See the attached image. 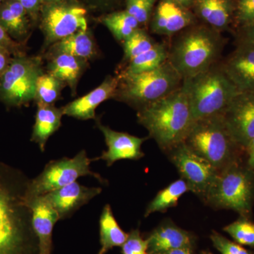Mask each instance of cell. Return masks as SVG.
Segmentation results:
<instances>
[{
  "mask_svg": "<svg viewBox=\"0 0 254 254\" xmlns=\"http://www.w3.org/2000/svg\"><path fill=\"white\" fill-rule=\"evenodd\" d=\"M91 161L93 160L88 158L84 150L72 158H63L50 161L38 177L28 182L25 202L70 185L81 177L91 176L100 182H104L99 174L91 171Z\"/></svg>",
  "mask_w": 254,
  "mask_h": 254,
  "instance_id": "cell-9",
  "label": "cell"
},
{
  "mask_svg": "<svg viewBox=\"0 0 254 254\" xmlns=\"http://www.w3.org/2000/svg\"><path fill=\"white\" fill-rule=\"evenodd\" d=\"M118 86L114 99L137 110L177 91L183 79L169 61L152 71L118 75Z\"/></svg>",
  "mask_w": 254,
  "mask_h": 254,
  "instance_id": "cell-6",
  "label": "cell"
},
{
  "mask_svg": "<svg viewBox=\"0 0 254 254\" xmlns=\"http://www.w3.org/2000/svg\"><path fill=\"white\" fill-rule=\"evenodd\" d=\"M31 16L33 22H38L42 6V0H16Z\"/></svg>",
  "mask_w": 254,
  "mask_h": 254,
  "instance_id": "cell-37",
  "label": "cell"
},
{
  "mask_svg": "<svg viewBox=\"0 0 254 254\" xmlns=\"http://www.w3.org/2000/svg\"><path fill=\"white\" fill-rule=\"evenodd\" d=\"M96 44L90 30L81 31L57 42L48 48L46 55L68 54L89 61L97 55Z\"/></svg>",
  "mask_w": 254,
  "mask_h": 254,
  "instance_id": "cell-22",
  "label": "cell"
},
{
  "mask_svg": "<svg viewBox=\"0 0 254 254\" xmlns=\"http://www.w3.org/2000/svg\"><path fill=\"white\" fill-rule=\"evenodd\" d=\"M184 143L218 172L246 160V150L231 136L221 115L195 120Z\"/></svg>",
  "mask_w": 254,
  "mask_h": 254,
  "instance_id": "cell-4",
  "label": "cell"
},
{
  "mask_svg": "<svg viewBox=\"0 0 254 254\" xmlns=\"http://www.w3.org/2000/svg\"><path fill=\"white\" fill-rule=\"evenodd\" d=\"M192 22L190 13L173 0L160 1L152 23V31L156 34L171 36L182 31Z\"/></svg>",
  "mask_w": 254,
  "mask_h": 254,
  "instance_id": "cell-20",
  "label": "cell"
},
{
  "mask_svg": "<svg viewBox=\"0 0 254 254\" xmlns=\"http://www.w3.org/2000/svg\"><path fill=\"white\" fill-rule=\"evenodd\" d=\"M4 0H0V6H1V4H2L3 2H4Z\"/></svg>",
  "mask_w": 254,
  "mask_h": 254,
  "instance_id": "cell-45",
  "label": "cell"
},
{
  "mask_svg": "<svg viewBox=\"0 0 254 254\" xmlns=\"http://www.w3.org/2000/svg\"><path fill=\"white\" fill-rule=\"evenodd\" d=\"M118 76H107L99 86L88 94L63 107L64 115L80 120H95L97 108L105 100L114 98L118 89Z\"/></svg>",
  "mask_w": 254,
  "mask_h": 254,
  "instance_id": "cell-16",
  "label": "cell"
},
{
  "mask_svg": "<svg viewBox=\"0 0 254 254\" xmlns=\"http://www.w3.org/2000/svg\"><path fill=\"white\" fill-rule=\"evenodd\" d=\"M168 60V50L165 45L156 43L151 49L138 55L127 63L123 73H138L156 69Z\"/></svg>",
  "mask_w": 254,
  "mask_h": 254,
  "instance_id": "cell-27",
  "label": "cell"
},
{
  "mask_svg": "<svg viewBox=\"0 0 254 254\" xmlns=\"http://www.w3.org/2000/svg\"><path fill=\"white\" fill-rule=\"evenodd\" d=\"M246 163L250 168L254 170V138L246 148Z\"/></svg>",
  "mask_w": 254,
  "mask_h": 254,
  "instance_id": "cell-41",
  "label": "cell"
},
{
  "mask_svg": "<svg viewBox=\"0 0 254 254\" xmlns=\"http://www.w3.org/2000/svg\"><path fill=\"white\" fill-rule=\"evenodd\" d=\"M14 55L9 50L0 47V78L9 66Z\"/></svg>",
  "mask_w": 254,
  "mask_h": 254,
  "instance_id": "cell-39",
  "label": "cell"
},
{
  "mask_svg": "<svg viewBox=\"0 0 254 254\" xmlns=\"http://www.w3.org/2000/svg\"><path fill=\"white\" fill-rule=\"evenodd\" d=\"M224 40L215 29L195 27L184 32L168 50V61L182 79L194 76L217 63Z\"/></svg>",
  "mask_w": 254,
  "mask_h": 254,
  "instance_id": "cell-3",
  "label": "cell"
},
{
  "mask_svg": "<svg viewBox=\"0 0 254 254\" xmlns=\"http://www.w3.org/2000/svg\"><path fill=\"white\" fill-rule=\"evenodd\" d=\"M31 209L32 225L38 242V254H52L53 231L59 215L41 197L26 202Z\"/></svg>",
  "mask_w": 254,
  "mask_h": 254,
  "instance_id": "cell-18",
  "label": "cell"
},
{
  "mask_svg": "<svg viewBox=\"0 0 254 254\" xmlns=\"http://www.w3.org/2000/svg\"><path fill=\"white\" fill-rule=\"evenodd\" d=\"M47 72L69 87L71 94L76 95L78 81L88 67V60L68 54L46 55Z\"/></svg>",
  "mask_w": 254,
  "mask_h": 254,
  "instance_id": "cell-21",
  "label": "cell"
},
{
  "mask_svg": "<svg viewBox=\"0 0 254 254\" xmlns=\"http://www.w3.org/2000/svg\"><path fill=\"white\" fill-rule=\"evenodd\" d=\"M96 124L108 146V150L103 151L98 159L105 160L108 166H111L118 160H136L144 156L141 146L148 139L147 137L139 138L125 132L114 131L109 127L103 125L100 120H97Z\"/></svg>",
  "mask_w": 254,
  "mask_h": 254,
  "instance_id": "cell-15",
  "label": "cell"
},
{
  "mask_svg": "<svg viewBox=\"0 0 254 254\" xmlns=\"http://www.w3.org/2000/svg\"><path fill=\"white\" fill-rule=\"evenodd\" d=\"M156 0H125L126 11L134 17L139 24L149 20L152 9Z\"/></svg>",
  "mask_w": 254,
  "mask_h": 254,
  "instance_id": "cell-32",
  "label": "cell"
},
{
  "mask_svg": "<svg viewBox=\"0 0 254 254\" xmlns=\"http://www.w3.org/2000/svg\"><path fill=\"white\" fill-rule=\"evenodd\" d=\"M210 238L214 247L221 254H254V252L244 248L243 246L232 242L218 232H212Z\"/></svg>",
  "mask_w": 254,
  "mask_h": 254,
  "instance_id": "cell-33",
  "label": "cell"
},
{
  "mask_svg": "<svg viewBox=\"0 0 254 254\" xmlns=\"http://www.w3.org/2000/svg\"><path fill=\"white\" fill-rule=\"evenodd\" d=\"M238 18L243 23L254 21V0H240Z\"/></svg>",
  "mask_w": 254,
  "mask_h": 254,
  "instance_id": "cell-36",
  "label": "cell"
},
{
  "mask_svg": "<svg viewBox=\"0 0 254 254\" xmlns=\"http://www.w3.org/2000/svg\"><path fill=\"white\" fill-rule=\"evenodd\" d=\"M38 21L44 36L45 49L88 28L87 9L77 0L42 4Z\"/></svg>",
  "mask_w": 254,
  "mask_h": 254,
  "instance_id": "cell-10",
  "label": "cell"
},
{
  "mask_svg": "<svg viewBox=\"0 0 254 254\" xmlns=\"http://www.w3.org/2000/svg\"><path fill=\"white\" fill-rule=\"evenodd\" d=\"M137 118L165 154L184 143L195 122L182 84L171 94L137 110Z\"/></svg>",
  "mask_w": 254,
  "mask_h": 254,
  "instance_id": "cell-2",
  "label": "cell"
},
{
  "mask_svg": "<svg viewBox=\"0 0 254 254\" xmlns=\"http://www.w3.org/2000/svg\"><path fill=\"white\" fill-rule=\"evenodd\" d=\"M128 237L114 216L109 204L103 208L100 218V242L101 248L98 254H105L115 247H122Z\"/></svg>",
  "mask_w": 254,
  "mask_h": 254,
  "instance_id": "cell-24",
  "label": "cell"
},
{
  "mask_svg": "<svg viewBox=\"0 0 254 254\" xmlns=\"http://www.w3.org/2000/svg\"><path fill=\"white\" fill-rule=\"evenodd\" d=\"M64 1V0H42V4H50V3L60 2V1Z\"/></svg>",
  "mask_w": 254,
  "mask_h": 254,
  "instance_id": "cell-43",
  "label": "cell"
},
{
  "mask_svg": "<svg viewBox=\"0 0 254 254\" xmlns=\"http://www.w3.org/2000/svg\"><path fill=\"white\" fill-rule=\"evenodd\" d=\"M176 167L181 178L190 186V192L204 202L219 172L208 161L190 150L185 143L177 145L166 153Z\"/></svg>",
  "mask_w": 254,
  "mask_h": 254,
  "instance_id": "cell-11",
  "label": "cell"
},
{
  "mask_svg": "<svg viewBox=\"0 0 254 254\" xmlns=\"http://www.w3.org/2000/svg\"><path fill=\"white\" fill-rule=\"evenodd\" d=\"M43 72L41 56L13 57L0 78V102L9 108L28 105L34 100L37 81Z\"/></svg>",
  "mask_w": 254,
  "mask_h": 254,
  "instance_id": "cell-8",
  "label": "cell"
},
{
  "mask_svg": "<svg viewBox=\"0 0 254 254\" xmlns=\"http://www.w3.org/2000/svg\"><path fill=\"white\" fill-rule=\"evenodd\" d=\"M187 192H190V186L180 177L157 193L146 207L144 216L146 218L156 212L164 213L169 208L176 206L180 198Z\"/></svg>",
  "mask_w": 254,
  "mask_h": 254,
  "instance_id": "cell-25",
  "label": "cell"
},
{
  "mask_svg": "<svg viewBox=\"0 0 254 254\" xmlns=\"http://www.w3.org/2000/svg\"><path fill=\"white\" fill-rule=\"evenodd\" d=\"M235 242L254 249V223L250 218L240 217L223 228Z\"/></svg>",
  "mask_w": 254,
  "mask_h": 254,
  "instance_id": "cell-31",
  "label": "cell"
},
{
  "mask_svg": "<svg viewBox=\"0 0 254 254\" xmlns=\"http://www.w3.org/2000/svg\"><path fill=\"white\" fill-rule=\"evenodd\" d=\"M194 121L224 113L239 93L221 64L215 65L192 77L184 79Z\"/></svg>",
  "mask_w": 254,
  "mask_h": 254,
  "instance_id": "cell-5",
  "label": "cell"
},
{
  "mask_svg": "<svg viewBox=\"0 0 254 254\" xmlns=\"http://www.w3.org/2000/svg\"><path fill=\"white\" fill-rule=\"evenodd\" d=\"M33 23L26 10L16 0H4L0 6V26L20 44L26 46Z\"/></svg>",
  "mask_w": 254,
  "mask_h": 254,
  "instance_id": "cell-19",
  "label": "cell"
},
{
  "mask_svg": "<svg viewBox=\"0 0 254 254\" xmlns=\"http://www.w3.org/2000/svg\"><path fill=\"white\" fill-rule=\"evenodd\" d=\"M194 254V249L191 248H182L176 249L168 251L160 254Z\"/></svg>",
  "mask_w": 254,
  "mask_h": 254,
  "instance_id": "cell-42",
  "label": "cell"
},
{
  "mask_svg": "<svg viewBox=\"0 0 254 254\" xmlns=\"http://www.w3.org/2000/svg\"><path fill=\"white\" fill-rule=\"evenodd\" d=\"M240 92H254V45L238 38L236 49L221 64Z\"/></svg>",
  "mask_w": 254,
  "mask_h": 254,
  "instance_id": "cell-13",
  "label": "cell"
},
{
  "mask_svg": "<svg viewBox=\"0 0 254 254\" xmlns=\"http://www.w3.org/2000/svg\"><path fill=\"white\" fill-rule=\"evenodd\" d=\"M148 252L160 254L176 249H194L195 237L170 220L163 222L150 234L148 238Z\"/></svg>",
  "mask_w": 254,
  "mask_h": 254,
  "instance_id": "cell-17",
  "label": "cell"
},
{
  "mask_svg": "<svg viewBox=\"0 0 254 254\" xmlns=\"http://www.w3.org/2000/svg\"><path fill=\"white\" fill-rule=\"evenodd\" d=\"M0 47L9 50L14 56L26 53V46L13 40L1 26H0Z\"/></svg>",
  "mask_w": 254,
  "mask_h": 254,
  "instance_id": "cell-35",
  "label": "cell"
},
{
  "mask_svg": "<svg viewBox=\"0 0 254 254\" xmlns=\"http://www.w3.org/2000/svg\"><path fill=\"white\" fill-rule=\"evenodd\" d=\"M156 43L146 32L138 28L131 36L123 42L124 59L127 63L138 55L151 49Z\"/></svg>",
  "mask_w": 254,
  "mask_h": 254,
  "instance_id": "cell-30",
  "label": "cell"
},
{
  "mask_svg": "<svg viewBox=\"0 0 254 254\" xmlns=\"http://www.w3.org/2000/svg\"><path fill=\"white\" fill-rule=\"evenodd\" d=\"M197 9L203 19L214 29L226 28L231 17L232 9L228 0H195Z\"/></svg>",
  "mask_w": 254,
  "mask_h": 254,
  "instance_id": "cell-26",
  "label": "cell"
},
{
  "mask_svg": "<svg viewBox=\"0 0 254 254\" xmlns=\"http://www.w3.org/2000/svg\"><path fill=\"white\" fill-rule=\"evenodd\" d=\"M123 254H150L148 252V242L142 237L138 229L132 230L128 234L125 243L122 247Z\"/></svg>",
  "mask_w": 254,
  "mask_h": 254,
  "instance_id": "cell-34",
  "label": "cell"
},
{
  "mask_svg": "<svg viewBox=\"0 0 254 254\" xmlns=\"http://www.w3.org/2000/svg\"><path fill=\"white\" fill-rule=\"evenodd\" d=\"M101 23L119 41H125L139 28V23L136 18L128 14L126 10L107 14L101 18Z\"/></svg>",
  "mask_w": 254,
  "mask_h": 254,
  "instance_id": "cell-28",
  "label": "cell"
},
{
  "mask_svg": "<svg viewBox=\"0 0 254 254\" xmlns=\"http://www.w3.org/2000/svg\"><path fill=\"white\" fill-rule=\"evenodd\" d=\"M29 180L0 164V254H38L31 209L24 196Z\"/></svg>",
  "mask_w": 254,
  "mask_h": 254,
  "instance_id": "cell-1",
  "label": "cell"
},
{
  "mask_svg": "<svg viewBox=\"0 0 254 254\" xmlns=\"http://www.w3.org/2000/svg\"><path fill=\"white\" fill-rule=\"evenodd\" d=\"M65 86L64 83L53 75L43 72L37 81L34 98L37 105H54Z\"/></svg>",
  "mask_w": 254,
  "mask_h": 254,
  "instance_id": "cell-29",
  "label": "cell"
},
{
  "mask_svg": "<svg viewBox=\"0 0 254 254\" xmlns=\"http://www.w3.org/2000/svg\"><path fill=\"white\" fill-rule=\"evenodd\" d=\"M86 4L93 9H105L110 6L115 0H83Z\"/></svg>",
  "mask_w": 254,
  "mask_h": 254,
  "instance_id": "cell-40",
  "label": "cell"
},
{
  "mask_svg": "<svg viewBox=\"0 0 254 254\" xmlns=\"http://www.w3.org/2000/svg\"><path fill=\"white\" fill-rule=\"evenodd\" d=\"M204 203L251 218L254 203V170L244 160L219 172Z\"/></svg>",
  "mask_w": 254,
  "mask_h": 254,
  "instance_id": "cell-7",
  "label": "cell"
},
{
  "mask_svg": "<svg viewBox=\"0 0 254 254\" xmlns=\"http://www.w3.org/2000/svg\"><path fill=\"white\" fill-rule=\"evenodd\" d=\"M200 254H213L210 252H202Z\"/></svg>",
  "mask_w": 254,
  "mask_h": 254,
  "instance_id": "cell-44",
  "label": "cell"
},
{
  "mask_svg": "<svg viewBox=\"0 0 254 254\" xmlns=\"http://www.w3.org/2000/svg\"><path fill=\"white\" fill-rule=\"evenodd\" d=\"M36 121L33 127L31 141L39 146L42 152L50 136L59 129L64 115L63 108L55 105H37Z\"/></svg>",
  "mask_w": 254,
  "mask_h": 254,
  "instance_id": "cell-23",
  "label": "cell"
},
{
  "mask_svg": "<svg viewBox=\"0 0 254 254\" xmlns=\"http://www.w3.org/2000/svg\"><path fill=\"white\" fill-rule=\"evenodd\" d=\"M221 115L231 136L246 150L254 138V92H240Z\"/></svg>",
  "mask_w": 254,
  "mask_h": 254,
  "instance_id": "cell-12",
  "label": "cell"
},
{
  "mask_svg": "<svg viewBox=\"0 0 254 254\" xmlns=\"http://www.w3.org/2000/svg\"><path fill=\"white\" fill-rule=\"evenodd\" d=\"M238 38L250 42L254 45V21L243 23Z\"/></svg>",
  "mask_w": 254,
  "mask_h": 254,
  "instance_id": "cell-38",
  "label": "cell"
},
{
  "mask_svg": "<svg viewBox=\"0 0 254 254\" xmlns=\"http://www.w3.org/2000/svg\"><path fill=\"white\" fill-rule=\"evenodd\" d=\"M101 191L100 187H87L74 182L40 197L54 209L60 220H64L69 218Z\"/></svg>",
  "mask_w": 254,
  "mask_h": 254,
  "instance_id": "cell-14",
  "label": "cell"
}]
</instances>
